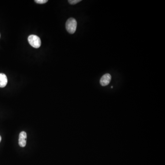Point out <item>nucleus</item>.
<instances>
[{"mask_svg": "<svg viewBox=\"0 0 165 165\" xmlns=\"http://www.w3.org/2000/svg\"><path fill=\"white\" fill-rule=\"evenodd\" d=\"M77 26V21L76 19L73 18H69L66 23V31L71 34H73L75 32Z\"/></svg>", "mask_w": 165, "mask_h": 165, "instance_id": "1", "label": "nucleus"}, {"mask_svg": "<svg viewBox=\"0 0 165 165\" xmlns=\"http://www.w3.org/2000/svg\"><path fill=\"white\" fill-rule=\"evenodd\" d=\"M28 40L30 45L33 47L38 48L40 47L41 42L39 36L32 34L29 36Z\"/></svg>", "mask_w": 165, "mask_h": 165, "instance_id": "2", "label": "nucleus"}, {"mask_svg": "<svg viewBox=\"0 0 165 165\" xmlns=\"http://www.w3.org/2000/svg\"><path fill=\"white\" fill-rule=\"evenodd\" d=\"M112 76L109 73H106L103 75L100 79V84L102 86H105L110 84L111 81Z\"/></svg>", "mask_w": 165, "mask_h": 165, "instance_id": "3", "label": "nucleus"}, {"mask_svg": "<svg viewBox=\"0 0 165 165\" xmlns=\"http://www.w3.org/2000/svg\"><path fill=\"white\" fill-rule=\"evenodd\" d=\"M27 138L26 133L24 131H22L19 134L18 139V144L21 147H24L26 144V139Z\"/></svg>", "mask_w": 165, "mask_h": 165, "instance_id": "4", "label": "nucleus"}, {"mask_svg": "<svg viewBox=\"0 0 165 165\" xmlns=\"http://www.w3.org/2000/svg\"><path fill=\"white\" fill-rule=\"evenodd\" d=\"M8 78L4 73H0V87L4 88L8 84Z\"/></svg>", "mask_w": 165, "mask_h": 165, "instance_id": "5", "label": "nucleus"}, {"mask_svg": "<svg viewBox=\"0 0 165 165\" xmlns=\"http://www.w3.org/2000/svg\"><path fill=\"white\" fill-rule=\"evenodd\" d=\"M68 2L70 4H72V5H75V4L80 2L81 1V0H69Z\"/></svg>", "mask_w": 165, "mask_h": 165, "instance_id": "6", "label": "nucleus"}, {"mask_svg": "<svg viewBox=\"0 0 165 165\" xmlns=\"http://www.w3.org/2000/svg\"><path fill=\"white\" fill-rule=\"evenodd\" d=\"M34 2L37 3H38V4H41L47 3L48 1L47 0H35Z\"/></svg>", "mask_w": 165, "mask_h": 165, "instance_id": "7", "label": "nucleus"}, {"mask_svg": "<svg viewBox=\"0 0 165 165\" xmlns=\"http://www.w3.org/2000/svg\"><path fill=\"white\" fill-rule=\"evenodd\" d=\"M2 141V137L0 135V142H1Z\"/></svg>", "mask_w": 165, "mask_h": 165, "instance_id": "8", "label": "nucleus"}, {"mask_svg": "<svg viewBox=\"0 0 165 165\" xmlns=\"http://www.w3.org/2000/svg\"><path fill=\"white\" fill-rule=\"evenodd\" d=\"M0 37H1V34H0Z\"/></svg>", "mask_w": 165, "mask_h": 165, "instance_id": "9", "label": "nucleus"}]
</instances>
